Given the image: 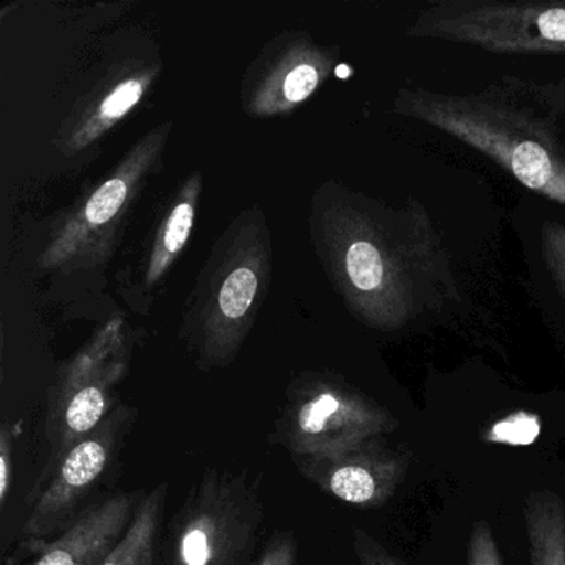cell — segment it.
<instances>
[{
	"label": "cell",
	"mask_w": 565,
	"mask_h": 565,
	"mask_svg": "<svg viewBox=\"0 0 565 565\" xmlns=\"http://www.w3.org/2000/svg\"><path fill=\"white\" fill-rule=\"evenodd\" d=\"M127 184L121 180H111L105 183L94 196L88 201L85 207V217L88 223L98 224L108 223L115 214L124 206L127 200Z\"/></svg>",
	"instance_id": "cell-11"
},
{
	"label": "cell",
	"mask_w": 565,
	"mask_h": 565,
	"mask_svg": "<svg viewBox=\"0 0 565 565\" xmlns=\"http://www.w3.org/2000/svg\"><path fill=\"white\" fill-rule=\"evenodd\" d=\"M297 539L294 532H277L250 565H297Z\"/></svg>",
	"instance_id": "cell-14"
},
{
	"label": "cell",
	"mask_w": 565,
	"mask_h": 565,
	"mask_svg": "<svg viewBox=\"0 0 565 565\" xmlns=\"http://www.w3.org/2000/svg\"><path fill=\"white\" fill-rule=\"evenodd\" d=\"M355 565H406L363 529H353Z\"/></svg>",
	"instance_id": "cell-13"
},
{
	"label": "cell",
	"mask_w": 565,
	"mask_h": 565,
	"mask_svg": "<svg viewBox=\"0 0 565 565\" xmlns=\"http://www.w3.org/2000/svg\"><path fill=\"white\" fill-rule=\"evenodd\" d=\"M347 273L360 290H375L383 280V263L379 249L366 241H359L347 253Z\"/></svg>",
	"instance_id": "cell-9"
},
{
	"label": "cell",
	"mask_w": 565,
	"mask_h": 565,
	"mask_svg": "<svg viewBox=\"0 0 565 565\" xmlns=\"http://www.w3.org/2000/svg\"><path fill=\"white\" fill-rule=\"evenodd\" d=\"M141 95H143V85L140 82H125L102 105V118L115 120V118L124 117L140 102Z\"/></svg>",
	"instance_id": "cell-16"
},
{
	"label": "cell",
	"mask_w": 565,
	"mask_h": 565,
	"mask_svg": "<svg viewBox=\"0 0 565 565\" xmlns=\"http://www.w3.org/2000/svg\"><path fill=\"white\" fill-rule=\"evenodd\" d=\"M263 519V504L243 475L207 472L178 519L171 565L243 564Z\"/></svg>",
	"instance_id": "cell-1"
},
{
	"label": "cell",
	"mask_w": 565,
	"mask_h": 565,
	"mask_svg": "<svg viewBox=\"0 0 565 565\" xmlns=\"http://www.w3.org/2000/svg\"><path fill=\"white\" fill-rule=\"evenodd\" d=\"M257 290V277L247 267L234 270L220 294V307L227 319H241L249 310Z\"/></svg>",
	"instance_id": "cell-10"
},
{
	"label": "cell",
	"mask_w": 565,
	"mask_h": 565,
	"mask_svg": "<svg viewBox=\"0 0 565 565\" xmlns=\"http://www.w3.org/2000/svg\"><path fill=\"white\" fill-rule=\"evenodd\" d=\"M398 419L360 393L317 383L297 393L279 423L280 443L294 458L326 456L393 433Z\"/></svg>",
	"instance_id": "cell-2"
},
{
	"label": "cell",
	"mask_w": 565,
	"mask_h": 565,
	"mask_svg": "<svg viewBox=\"0 0 565 565\" xmlns=\"http://www.w3.org/2000/svg\"><path fill=\"white\" fill-rule=\"evenodd\" d=\"M194 210L190 203H181L168 220L167 230H164V247L168 253L177 254L183 249L190 237L191 227H193Z\"/></svg>",
	"instance_id": "cell-15"
},
{
	"label": "cell",
	"mask_w": 565,
	"mask_h": 565,
	"mask_svg": "<svg viewBox=\"0 0 565 565\" xmlns=\"http://www.w3.org/2000/svg\"><path fill=\"white\" fill-rule=\"evenodd\" d=\"M539 31L547 41L565 42V9H552L539 18Z\"/></svg>",
	"instance_id": "cell-19"
},
{
	"label": "cell",
	"mask_w": 565,
	"mask_h": 565,
	"mask_svg": "<svg viewBox=\"0 0 565 565\" xmlns=\"http://www.w3.org/2000/svg\"><path fill=\"white\" fill-rule=\"evenodd\" d=\"M131 419L127 408L115 409L52 469L47 486L35 499L34 508L22 525L21 548L41 552L51 542L52 534L62 529L65 531L77 519L75 511L107 472Z\"/></svg>",
	"instance_id": "cell-3"
},
{
	"label": "cell",
	"mask_w": 565,
	"mask_h": 565,
	"mask_svg": "<svg viewBox=\"0 0 565 565\" xmlns=\"http://www.w3.org/2000/svg\"><path fill=\"white\" fill-rule=\"evenodd\" d=\"M310 482L347 504L379 508L385 504L408 471L406 452L372 439L355 448L326 456L294 458Z\"/></svg>",
	"instance_id": "cell-4"
},
{
	"label": "cell",
	"mask_w": 565,
	"mask_h": 565,
	"mask_svg": "<svg viewBox=\"0 0 565 565\" xmlns=\"http://www.w3.org/2000/svg\"><path fill=\"white\" fill-rule=\"evenodd\" d=\"M137 508V495L125 492L92 505L42 547L31 565H100L124 537Z\"/></svg>",
	"instance_id": "cell-5"
},
{
	"label": "cell",
	"mask_w": 565,
	"mask_h": 565,
	"mask_svg": "<svg viewBox=\"0 0 565 565\" xmlns=\"http://www.w3.org/2000/svg\"><path fill=\"white\" fill-rule=\"evenodd\" d=\"M468 565H504L488 522H476L468 542Z\"/></svg>",
	"instance_id": "cell-12"
},
{
	"label": "cell",
	"mask_w": 565,
	"mask_h": 565,
	"mask_svg": "<svg viewBox=\"0 0 565 565\" xmlns=\"http://www.w3.org/2000/svg\"><path fill=\"white\" fill-rule=\"evenodd\" d=\"M12 456H14V431L8 422L0 429V505L8 501L12 478Z\"/></svg>",
	"instance_id": "cell-18"
},
{
	"label": "cell",
	"mask_w": 565,
	"mask_h": 565,
	"mask_svg": "<svg viewBox=\"0 0 565 565\" xmlns=\"http://www.w3.org/2000/svg\"><path fill=\"white\" fill-rule=\"evenodd\" d=\"M319 84V74L310 65H299L287 75L284 82V95L292 104L306 100Z\"/></svg>",
	"instance_id": "cell-17"
},
{
	"label": "cell",
	"mask_w": 565,
	"mask_h": 565,
	"mask_svg": "<svg viewBox=\"0 0 565 565\" xmlns=\"http://www.w3.org/2000/svg\"><path fill=\"white\" fill-rule=\"evenodd\" d=\"M163 505L164 486H158L141 499L124 537L100 565H154Z\"/></svg>",
	"instance_id": "cell-7"
},
{
	"label": "cell",
	"mask_w": 565,
	"mask_h": 565,
	"mask_svg": "<svg viewBox=\"0 0 565 565\" xmlns=\"http://www.w3.org/2000/svg\"><path fill=\"white\" fill-rule=\"evenodd\" d=\"M529 565H565V502L557 492L534 491L524 505Z\"/></svg>",
	"instance_id": "cell-6"
},
{
	"label": "cell",
	"mask_w": 565,
	"mask_h": 565,
	"mask_svg": "<svg viewBox=\"0 0 565 565\" xmlns=\"http://www.w3.org/2000/svg\"><path fill=\"white\" fill-rule=\"evenodd\" d=\"M511 164L512 171L524 186L552 194L548 184L554 171H552L551 158L545 153L544 148L539 147L534 141H524L512 151Z\"/></svg>",
	"instance_id": "cell-8"
}]
</instances>
